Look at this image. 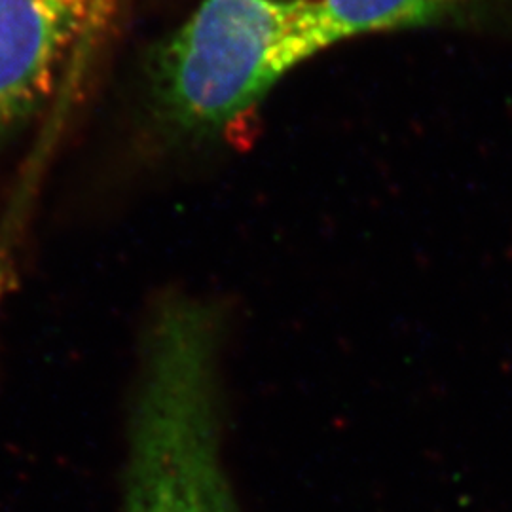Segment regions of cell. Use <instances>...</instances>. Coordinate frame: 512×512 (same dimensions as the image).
<instances>
[{
  "label": "cell",
  "instance_id": "obj_1",
  "mask_svg": "<svg viewBox=\"0 0 512 512\" xmlns=\"http://www.w3.org/2000/svg\"><path fill=\"white\" fill-rule=\"evenodd\" d=\"M219 319L171 296L148 327L129 425L124 512H239L220 450Z\"/></svg>",
  "mask_w": 512,
  "mask_h": 512
},
{
  "label": "cell",
  "instance_id": "obj_2",
  "mask_svg": "<svg viewBox=\"0 0 512 512\" xmlns=\"http://www.w3.org/2000/svg\"><path fill=\"white\" fill-rule=\"evenodd\" d=\"M114 0H0V139L50 99Z\"/></svg>",
  "mask_w": 512,
  "mask_h": 512
},
{
  "label": "cell",
  "instance_id": "obj_3",
  "mask_svg": "<svg viewBox=\"0 0 512 512\" xmlns=\"http://www.w3.org/2000/svg\"><path fill=\"white\" fill-rule=\"evenodd\" d=\"M279 27L306 54L366 33L393 31L492 8L501 0H262Z\"/></svg>",
  "mask_w": 512,
  "mask_h": 512
}]
</instances>
